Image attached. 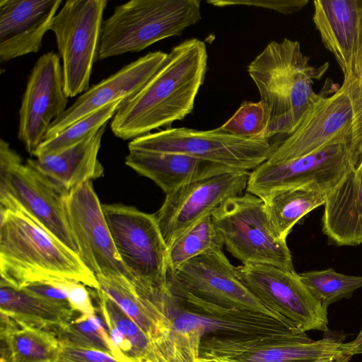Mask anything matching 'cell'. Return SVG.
I'll return each instance as SVG.
<instances>
[{"label":"cell","instance_id":"37","mask_svg":"<svg viewBox=\"0 0 362 362\" xmlns=\"http://www.w3.org/2000/svg\"><path fill=\"white\" fill-rule=\"evenodd\" d=\"M60 344V343H59ZM54 362H119L112 355L99 350L60 344Z\"/></svg>","mask_w":362,"mask_h":362},{"label":"cell","instance_id":"25","mask_svg":"<svg viewBox=\"0 0 362 362\" xmlns=\"http://www.w3.org/2000/svg\"><path fill=\"white\" fill-rule=\"evenodd\" d=\"M94 296L97 297L98 311L116 359L119 362L170 361L146 333L110 297L100 289L95 290Z\"/></svg>","mask_w":362,"mask_h":362},{"label":"cell","instance_id":"27","mask_svg":"<svg viewBox=\"0 0 362 362\" xmlns=\"http://www.w3.org/2000/svg\"><path fill=\"white\" fill-rule=\"evenodd\" d=\"M1 313L28 326L54 332L80 315L21 289L0 285Z\"/></svg>","mask_w":362,"mask_h":362},{"label":"cell","instance_id":"23","mask_svg":"<svg viewBox=\"0 0 362 362\" xmlns=\"http://www.w3.org/2000/svg\"><path fill=\"white\" fill-rule=\"evenodd\" d=\"M322 231L339 246L362 243V158L329 192L324 204Z\"/></svg>","mask_w":362,"mask_h":362},{"label":"cell","instance_id":"7","mask_svg":"<svg viewBox=\"0 0 362 362\" xmlns=\"http://www.w3.org/2000/svg\"><path fill=\"white\" fill-rule=\"evenodd\" d=\"M68 192L28 163L9 144L0 140V204L15 202L51 235L78 255L66 209Z\"/></svg>","mask_w":362,"mask_h":362},{"label":"cell","instance_id":"33","mask_svg":"<svg viewBox=\"0 0 362 362\" xmlns=\"http://www.w3.org/2000/svg\"><path fill=\"white\" fill-rule=\"evenodd\" d=\"M346 92L353 112L351 148L355 165L362 158V35L341 86Z\"/></svg>","mask_w":362,"mask_h":362},{"label":"cell","instance_id":"19","mask_svg":"<svg viewBox=\"0 0 362 362\" xmlns=\"http://www.w3.org/2000/svg\"><path fill=\"white\" fill-rule=\"evenodd\" d=\"M168 53L149 52L90 86L50 124L45 140L92 112L119 100H127L139 93L156 74Z\"/></svg>","mask_w":362,"mask_h":362},{"label":"cell","instance_id":"8","mask_svg":"<svg viewBox=\"0 0 362 362\" xmlns=\"http://www.w3.org/2000/svg\"><path fill=\"white\" fill-rule=\"evenodd\" d=\"M267 138L250 139L221 131L168 128L132 140L129 151L174 153L190 156L228 168L250 171L272 155L278 144Z\"/></svg>","mask_w":362,"mask_h":362},{"label":"cell","instance_id":"32","mask_svg":"<svg viewBox=\"0 0 362 362\" xmlns=\"http://www.w3.org/2000/svg\"><path fill=\"white\" fill-rule=\"evenodd\" d=\"M54 333L61 344L99 350L113 356L105 325L96 315L80 314Z\"/></svg>","mask_w":362,"mask_h":362},{"label":"cell","instance_id":"4","mask_svg":"<svg viewBox=\"0 0 362 362\" xmlns=\"http://www.w3.org/2000/svg\"><path fill=\"white\" fill-rule=\"evenodd\" d=\"M202 18L199 0H132L103 21L98 58L140 52Z\"/></svg>","mask_w":362,"mask_h":362},{"label":"cell","instance_id":"9","mask_svg":"<svg viewBox=\"0 0 362 362\" xmlns=\"http://www.w3.org/2000/svg\"><path fill=\"white\" fill-rule=\"evenodd\" d=\"M107 0H68L57 13L50 30L62 60L64 88L69 98L86 91L99 54Z\"/></svg>","mask_w":362,"mask_h":362},{"label":"cell","instance_id":"6","mask_svg":"<svg viewBox=\"0 0 362 362\" xmlns=\"http://www.w3.org/2000/svg\"><path fill=\"white\" fill-rule=\"evenodd\" d=\"M211 216L223 245L243 264L295 271L286 241L275 232L262 198L249 192L230 197Z\"/></svg>","mask_w":362,"mask_h":362},{"label":"cell","instance_id":"41","mask_svg":"<svg viewBox=\"0 0 362 362\" xmlns=\"http://www.w3.org/2000/svg\"><path fill=\"white\" fill-rule=\"evenodd\" d=\"M351 358V356H342L341 357L322 360L319 362H349Z\"/></svg>","mask_w":362,"mask_h":362},{"label":"cell","instance_id":"22","mask_svg":"<svg viewBox=\"0 0 362 362\" xmlns=\"http://www.w3.org/2000/svg\"><path fill=\"white\" fill-rule=\"evenodd\" d=\"M107 124L78 144L59 153L35 157L26 162L57 187L69 192L103 175L98 155Z\"/></svg>","mask_w":362,"mask_h":362},{"label":"cell","instance_id":"12","mask_svg":"<svg viewBox=\"0 0 362 362\" xmlns=\"http://www.w3.org/2000/svg\"><path fill=\"white\" fill-rule=\"evenodd\" d=\"M354 166L351 141L333 143L291 160H265L250 173L246 190L262 199L293 187L308 186L329 192Z\"/></svg>","mask_w":362,"mask_h":362},{"label":"cell","instance_id":"14","mask_svg":"<svg viewBox=\"0 0 362 362\" xmlns=\"http://www.w3.org/2000/svg\"><path fill=\"white\" fill-rule=\"evenodd\" d=\"M239 269L247 287L269 309L305 332L328 330L327 309L295 271L268 264H243Z\"/></svg>","mask_w":362,"mask_h":362},{"label":"cell","instance_id":"5","mask_svg":"<svg viewBox=\"0 0 362 362\" xmlns=\"http://www.w3.org/2000/svg\"><path fill=\"white\" fill-rule=\"evenodd\" d=\"M103 210L117 251L138 293L146 299L168 288V246L155 214L121 204Z\"/></svg>","mask_w":362,"mask_h":362},{"label":"cell","instance_id":"16","mask_svg":"<svg viewBox=\"0 0 362 362\" xmlns=\"http://www.w3.org/2000/svg\"><path fill=\"white\" fill-rule=\"evenodd\" d=\"M249 171L232 170L189 182L167 194L155 214L168 246L223 202L246 189Z\"/></svg>","mask_w":362,"mask_h":362},{"label":"cell","instance_id":"30","mask_svg":"<svg viewBox=\"0 0 362 362\" xmlns=\"http://www.w3.org/2000/svg\"><path fill=\"white\" fill-rule=\"evenodd\" d=\"M124 101L119 100L109 104L75 122L55 136L44 141L34 156L59 153L93 134L112 120Z\"/></svg>","mask_w":362,"mask_h":362},{"label":"cell","instance_id":"28","mask_svg":"<svg viewBox=\"0 0 362 362\" xmlns=\"http://www.w3.org/2000/svg\"><path fill=\"white\" fill-rule=\"evenodd\" d=\"M327 193L313 187H293L276 190L262 198L279 237L286 241L288 235L299 220L324 205Z\"/></svg>","mask_w":362,"mask_h":362},{"label":"cell","instance_id":"38","mask_svg":"<svg viewBox=\"0 0 362 362\" xmlns=\"http://www.w3.org/2000/svg\"><path fill=\"white\" fill-rule=\"evenodd\" d=\"M21 290L44 300L71 308L66 291L54 282L31 283L22 287Z\"/></svg>","mask_w":362,"mask_h":362},{"label":"cell","instance_id":"1","mask_svg":"<svg viewBox=\"0 0 362 362\" xmlns=\"http://www.w3.org/2000/svg\"><path fill=\"white\" fill-rule=\"evenodd\" d=\"M207 59L206 45L197 38L174 47L145 86L116 112L110 123L115 136L133 140L185 118L204 81Z\"/></svg>","mask_w":362,"mask_h":362},{"label":"cell","instance_id":"39","mask_svg":"<svg viewBox=\"0 0 362 362\" xmlns=\"http://www.w3.org/2000/svg\"><path fill=\"white\" fill-rule=\"evenodd\" d=\"M340 350L343 355L352 356L355 354H362V329L356 338L348 343H342Z\"/></svg>","mask_w":362,"mask_h":362},{"label":"cell","instance_id":"40","mask_svg":"<svg viewBox=\"0 0 362 362\" xmlns=\"http://www.w3.org/2000/svg\"><path fill=\"white\" fill-rule=\"evenodd\" d=\"M197 362H239V361L229 359V358H225L202 356V357H198Z\"/></svg>","mask_w":362,"mask_h":362},{"label":"cell","instance_id":"42","mask_svg":"<svg viewBox=\"0 0 362 362\" xmlns=\"http://www.w3.org/2000/svg\"><path fill=\"white\" fill-rule=\"evenodd\" d=\"M164 362H167V361H164Z\"/></svg>","mask_w":362,"mask_h":362},{"label":"cell","instance_id":"24","mask_svg":"<svg viewBox=\"0 0 362 362\" xmlns=\"http://www.w3.org/2000/svg\"><path fill=\"white\" fill-rule=\"evenodd\" d=\"M125 164L153 180L165 194L209 176L234 170L190 156L146 151H129Z\"/></svg>","mask_w":362,"mask_h":362},{"label":"cell","instance_id":"29","mask_svg":"<svg viewBox=\"0 0 362 362\" xmlns=\"http://www.w3.org/2000/svg\"><path fill=\"white\" fill-rule=\"evenodd\" d=\"M222 238L211 214L183 232L168 247V272H173L187 261L203 254L222 250Z\"/></svg>","mask_w":362,"mask_h":362},{"label":"cell","instance_id":"18","mask_svg":"<svg viewBox=\"0 0 362 362\" xmlns=\"http://www.w3.org/2000/svg\"><path fill=\"white\" fill-rule=\"evenodd\" d=\"M353 112L345 90L325 94L305 115L297 129L281 140L267 159L279 162L304 156L331 144L351 141Z\"/></svg>","mask_w":362,"mask_h":362},{"label":"cell","instance_id":"26","mask_svg":"<svg viewBox=\"0 0 362 362\" xmlns=\"http://www.w3.org/2000/svg\"><path fill=\"white\" fill-rule=\"evenodd\" d=\"M1 362H54L60 344L54 332L1 313Z\"/></svg>","mask_w":362,"mask_h":362},{"label":"cell","instance_id":"36","mask_svg":"<svg viewBox=\"0 0 362 362\" xmlns=\"http://www.w3.org/2000/svg\"><path fill=\"white\" fill-rule=\"evenodd\" d=\"M54 283L66 291L69 304L73 310L82 315H95V308L86 285L71 281Z\"/></svg>","mask_w":362,"mask_h":362},{"label":"cell","instance_id":"3","mask_svg":"<svg viewBox=\"0 0 362 362\" xmlns=\"http://www.w3.org/2000/svg\"><path fill=\"white\" fill-rule=\"evenodd\" d=\"M310 59L298 41L284 38L269 42L249 64L248 74L270 115L267 139L281 136L284 139L293 133L325 94L316 93L313 86L329 64L315 67Z\"/></svg>","mask_w":362,"mask_h":362},{"label":"cell","instance_id":"34","mask_svg":"<svg viewBox=\"0 0 362 362\" xmlns=\"http://www.w3.org/2000/svg\"><path fill=\"white\" fill-rule=\"evenodd\" d=\"M269 120V112L264 103L261 100L245 101L233 115L218 128L224 132L238 136L250 139L266 138Z\"/></svg>","mask_w":362,"mask_h":362},{"label":"cell","instance_id":"20","mask_svg":"<svg viewBox=\"0 0 362 362\" xmlns=\"http://www.w3.org/2000/svg\"><path fill=\"white\" fill-rule=\"evenodd\" d=\"M62 0H0V62L37 52Z\"/></svg>","mask_w":362,"mask_h":362},{"label":"cell","instance_id":"15","mask_svg":"<svg viewBox=\"0 0 362 362\" xmlns=\"http://www.w3.org/2000/svg\"><path fill=\"white\" fill-rule=\"evenodd\" d=\"M66 209L78 255L85 265L95 276L126 278L132 282L117 251L91 181L69 192Z\"/></svg>","mask_w":362,"mask_h":362},{"label":"cell","instance_id":"35","mask_svg":"<svg viewBox=\"0 0 362 362\" xmlns=\"http://www.w3.org/2000/svg\"><path fill=\"white\" fill-rule=\"evenodd\" d=\"M207 3L218 7L248 6L274 10L283 14H291L305 7L307 0H211Z\"/></svg>","mask_w":362,"mask_h":362},{"label":"cell","instance_id":"21","mask_svg":"<svg viewBox=\"0 0 362 362\" xmlns=\"http://www.w3.org/2000/svg\"><path fill=\"white\" fill-rule=\"evenodd\" d=\"M313 6L322 42L344 74L362 35V0H317Z\"/></svg>","mask_w":362,"mask_h":362},{"label":"cell","instance_id":"31","mask_svg":"<svg viewBox=\"0 0 362 362\" xmlns=\"http://www.w3.org/2000/svg\"><path fill=\"white\" fill-rule=\"evenodd\" d=\"M315 298L326 309L332 303L349 298L362 287V276L337 273L329 268L298 274Z\"/></svg>","mask_w":362,"mask_h":362},{"label":"cell","instance_id":"11","mask_svg":"<svg viewBox=\"0 0 362 362\" xmlns=\"http://www.w3.org/2000/svg\"><path fill=\"white\" fill-rule=\"evenodd\" d=\"M172 296L168 306L172 332L180 334L197 332L202 338L226 339L305 334L285 318L254 311L224 308Z\"/></svg>","mask_w":362,"mask_h":362},{"label":"cell","instance_id":"2","mask_svg":"<svg viewBox=\"0 0 362 362\" xmlns=\"http://www.w3.org/2000/svg\"><path fill=\"white\" fill-rule=\"evenodd\" d=\"M0 285L16 289L35 282L77 281L99 289L79 255L51 235L20 205L1 207Z\"/></svg>","mask_w":362,"mask_h":362},{"label":"cell","instance_id":"10","mask_svg":"<svg viewBox=\"0 0 362 362\" xmlns=\"http://www.w3.org/2000/svg\"><path fill=\"white\" fill-rule=\"evenodd\" d=\"M168 280L170 292L177 297L286 319L255 296L244 283L239 267L233 265L222 250L187 261L175 272H168Z\"/></svg>","mask_w":362,"mask_h":362},{"label":"cell","instance_id":"13","mask_svg":"<svg viewBox=\"0 0 362 362\" xmlns=\"http://www.w3.org/2000/svg\"><path fill=\"white\" fill-rule=\"evenodd\" d=\"M343 338L329 332L320 340L305 334L225 339H201L199 357H219L239 362H319L344 356Z\"/></svg>","mask_w":362,"mask_h":362},{"label":"cell","instance_id":"17","mask_svg":"<svg viewBox=\"0 0 362 362\" xmlns=\"http://www.w3.org/2000/svg\"><path fill=\"white\" fill-rule=\"evenodd\" d=\"M68 100L59 56L48 52L32 69L19 110L18 137L31 156L45 141L52 122L67 109Z\"/></svg>","mask_w":362,"mask_h":362}]
</instances>
